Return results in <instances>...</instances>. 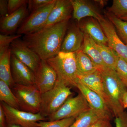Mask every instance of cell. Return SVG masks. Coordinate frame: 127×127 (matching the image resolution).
I'll return each mask as SVG.
<instances>
[{
	"instance_id": "obj_1",
	"label": "cell",
	"mask_w": 127,
	"mask_h": 127,
	"mask_svg": "<svg viewBox=\"0 0 127 127\" xmlns=\"http://www.w3.org/2000/svg\"><path fill=\"white\" fill-rule=\"evenodd\" d=\"M68 21L62 22L25 35L23 40L41 60L47 61L56 56L61 52L63 42L68 30Z\"/></svg>"
},
{
	"instance_id": "obj_2",
	"label": "cell",
	"mask_w": 127,
	"mask_h": 127,
	"mask_svg": "<svg viewBox=\"0 0 127 127\" xmlns=\"http://www.w3.org/2000/svg\"><path fill=\"white\" fill-rule=\"evenodd\" d=\"M102 77L106 103L111 112L116 117L124 112L122 104V97L127 92L116 71L105 67L98 68Z\"/></svg>"
},
{
	"instance_id": "obj_3",
	"label": "cell",
	"mask_w": 127,
	"mask_h": 127,
	"mask_svg": "<svg viewBox=\"0 0 127 127\" xmlns=\"http://www.w3.org/2000/svg\"><path fill=\"white\" fill-rule=\"evenodd\" d=\"M46 61L56 73L58 78L68 86L77 87L78 71L75 53L60 52L56 56Z\"/></svg>"
},
{
	"instance_id": "obj_4",
	"label": "cell",
	"mask_w": 127,
	"mask_h": 127,
	"mask_svg": "<svg viewBox=\"0 0 127 127\" xmlns=\"http://www.w3.org/2000/svg\"><path fill=\"white\" fill-rule=\"evenodd\" d=\"M72 94L70 87L58 78L55 87L41 94L40 113L47 118L58 110Z\"/></svg>"
},
{
	"instance_id": "obj_5",
	"label": "cell",
	"mask_w": 127,
	"mask_h": 127,
	"mask_svg": "<svg viewBox=\"0 0 127 127\" xmlns=\"http://www.w3.org/2000/svg\"><path fill=\"white\" fill-rule=\"evenodd\" d=\"M11 89L20 110L32 113L40 112L42 94L35 85L15 84Z\"/></svg>"
},
{
	"instance_id": "obj_6",
	"label": "cell",
	"mask_w": 127,
	"mask_h": 127,
	"mask_svg": "<svg viewBox=\"0 0 127 127\" xmlns=\"http://www.w3.org/2000/svg\"><path fill=\"white\" fill-rule=\"evenodd\" d=\"M90 109L91 108L86 100L81 93L76 96L68 97L58 110L47 118L50 121L70 118H76L80 114Z\"/></svg>"
},
{
	"instance_id": "obj_7",
	"label": "cell",
	"mask_w": 127,
	"mask_h": 127,
	"mask_svg": "<svg viewBox=\"0 0 127 127\" xmlns=\"http://www.w3.org/2000/svg\"><path fill=\"white\" fill-rule=\"evenodd\" d=\"M0 104L4 111L6 125L16 124L22 127H39L37 123L47 119L40 112L35 114L25 112L10 106L2 102Z\"/></svg>"
},
{
	"instance_id": "obj_8",
	"label": "cell",
	"mask_w": 127,
	"mask_h": 127,
	"mask_svg": "<svg viewBox=\"0 0 127 127\" xmlns=\"http://www.w3.org/2000/svg\"><path fill=\"white\" fill-rule=\"evenodd\" d=\"M56 0L44 7L32 12L17 30V34L25 35L40 30L47 21Z\"/></svg>"
},
{
	"instance_id": "obj_9",
	"label": "cell",
	"mask_w": 127,
	"mask_h": 127,
	"mask_svg": "<svg viewBox=\"0 0 127 127\" xmlns=\"http://www.w3.org/2000/svg\"><path fill=\"white\" fill-rule=\"evenodd\" d=\"M11 55L24 64L35 73L41 61L37 54L26 45L23 40L14 41L10 47Z\"/></svg>"
},
{
	"instance_id": "obj_10",
	"label": "cell",
	"mask_w": 127,
	"mask_h": 127,
	"mask_svg": "<svg viewBox=\"0 0 127 127\" xmlns=\"http://www.w3.org/2000/svg\"><path fill=\"white\" fill-rule=\"evenodd\" d=\"M35 84L41 94L52 89L58 79L56 73L46 61L41 60L35 72Z\"/></svg>"
},
{
	"instance_id": "obj_11",
	"label": "cell",
	"mask_w": 127,
	"mask_h": 127,
	"mask_svg": "<svg viewBox=\"0 0 127 127\" xmlns=\"http://www.w3.org/2000/svg\"><path fill=\"white\" fill-rule=\"evenodd\" d=\"M98 22L107 39L108 46L127 62V45L121 40L113 24L104 17Z\"/></svg>"
},
{
	"instance_id": "obj_12",
	"label": "cell",
	"mask_w": 127,
	"mask_h": 127,
	"mask_svg": "<svg viewBox=\"0 0 127 127\" xmlns=\"http://www.w3.org/2000/svg\"><path fill=\"white\" fill-rule=\"evenodd\" d=\"M10 62L12 76L15 84L35 85V73L33 71L11 54Z\"/></svg>"
},
{
	"instance_id": "obj_13",
	"label": "cell",
	"mask_w": 127,
	"mask_h": 127,
	"mask_svg": "<svg viewBox=\"0 0 127 127\" xmlns=\"http://www.w3.org/2000/svg\"><path fill=\"white\" fill-rule=\"evenodd\" d=\"M73 7L71 0H56L42 28L64 21H69L71 17Z\"/></svg>"
},
{
	"instance_id": "obj_14",
	"label": "cell",
	"mask_w": 127,
	"mask_h": 127,
	"mask_svg": "<svg viewBox=\"0 0 127 127\" xmlns=\"http://www.w3.org/2000/svg\"><path fill=\"white\" fill-rule=\"evenodd\" d=\"M63 42L61 52L75 53L81 49L84 34L78 26L72 24L68 29Z\"/></svg>"
},
{
	"instance_id": "obj_15",
	"label": "cell",
	"mask_w": 127,
	"mask_h": 127,
	"mask_svg": "<svg viewBox=\"0 0 127 127\" xmlns=\"http://www.w3.org/2000/svg\"><path fill=\"white\" fill-rule=\"evenodd\" d=\"M78 26L84 34H87L97 44L108 45V40L100 23L95 18L81 21Z\"/></svg>"
},
{
	"instance_id": "obj_16",
	"label": "cell",
	"mask_w": 127,
	"mask_h": 127,
	"mask_svg": "<svg viewBox=\"0 0 127 127\" xmlns=\"http://www.w3.org/2000/svg\"><path fill=\"white\" fill-rule=\"evenodd\" d=\"M73 7V17L79 23L87 17L99 21L103 18L91 2L85 0H71Z\"/></svg>"
},
{
	"instance_id": "obj_17",
	"label": "cell",
	"mask_w": 127,
	"mask_h": 127,
	"mask_svg": "<svg viewBox=\"0 0 127 127\" xmlns=\"http://www.w3.org/2000/svg\"><path fill=\"white\" fill-rule=\"evenodd\" d=\"M27 4L24 5L15 12L0 18V31L6 34L15 32L24 20L27 12Z\"/></svg>"
},
{
	"instance_id": "obj_18",
	"label": "cell",
	"mask_w": 127,
	"mask_h": 127,
	"mask_svg": "<svg viewBox=\"0 0 127 127\" xmlns=\"http://www.w3.org/2000/svg\"><path fill=\"white\" fill-rule=\"evenodd\" d=\"M76 88L86 98L91 108L100 112L111 115V110L98 94L79 81Z\"/></svg>"
},
{
	"instance_id": "obj_19",
	"label": "cell",
	"mask_w": 127,
	"mask_h": 127,
	"mask_svg": "<svg viewBox=\"0 0 127 127\" xmlns=\"http://www.w3.org/2000/svg\"><path fill=\"white\" fill-rule=\"evenodd\" d=\"M78 81L98 94L106 103V95L102 78L98 69L94 72L88 75H82L78 73Z\"/></svg>"
},
{
	"instance_id": "obj_20",
	"label": "cell",
	"mask_w": 127,
	"mask_h": 127,
	"mask_svg": "<svg viewBox=\"0 0 127 127\" xmlns=\"http://www.w3.org/2000/svg\"><path fill=\"white\" fill-rule=\"evenodd\" d=\"M111 117V115L91 109L80 114L70 127H90L101 119Z\"/></svg>"
},
{
	"instance_id": "obj_21",
	"label": "cell",
	"mask_w": 127,
	"mask_h": 127,
	"mask_svg": "<svg viewBox=\"0 0 127 127\" xmlns=\"http://www.w3.org/2000/svg\"><path fill=\"white\" fill-rule=\"evenodd\" d=\"M84 34V41L80 50L89 57L98 68L105 67L96 43L91 37Z\"/></svg>"
},
{
	"instance_id": "obj_22",
	"label": "cell",
	"mask_w": 127,
	"mask_h": 127,
	"mask_svg": "<svg viewBox=\"0 0 127 127\" xmlns=\"http://www.w3.org/2000/svg\"><path fill=\"white\" fill-rule=\"evenodd\" d=\"M11 57L10 48L0 56V79L5 82L11 88L15 83L12 76Z\"/></svg>"
},
{
	"instance_id": "obj_23",
	"label": "cell",
	"mask_w": 127,
	"mask_h": 127,
	"mask_svg": "<svg viewBox=\"0 0 127 127\" xmlns=\"http://www.w3.org/2000/svg\"><path fill=\"white\" fill-rule=\"evenodd\" d=\"M78 73L82 75H88L97 70V66L89 57L80 50L75 52Z\"/></svg>"
},
{
	"instance_id": "obj_24",
	"label": "cell",
	"mask_w": 127,
	"mask_h": 127,
	"mask_svg": "<svg viewBox=\"0 0 127 127\" xmlns=\"http://www.w3.org/2000/svg\"><path fill=\"white\" fill-rule=\"evenodd\" d=\"M104 66L115 70L117 61V53L108 46L96 43Z\"/></svg>"
},
{
	"instance_id": "obj_25",
	"label": "cell",
	"mask_w": 127,
	"mask_h": 127,
	"mask_svg": "<svg viewBox=\"0 0 127 127\" xmlns=\"http://www.w3.org/2000/svg\"><path fill=\"white\" fill-rule=\"evenodd\" d=\"M0 100L10 106L19 109L18 101L11 89L4 81L0 79Z\"/></svg>"
},
{
	"instance_id": "obj_26",
	"label": "cell",
	"mask_w": 127,
	"mask_h": 127,
	"mask_svg": "<svg viewBox=\"0 0 127 127\" xmlns=\"http://www.w3.org/2000/svg\"><path fill=\"white\" fill-rule=\"evenodd\" d=\"M106 15L108 19L116 27L119 36L127 45V21L123 20L109 12Z\"/></svg>"
},
{
	"instance_id": "obj_27",
	"label": "cell",
	"mask_w": 127,
	"mask_h": 127,
	"mask_svg": "<svg viewBox=\"0 0 127 127\" xmlns=\"http://www.w3.org/2000/svg\"><path fill=\"white\" fill-rule=\"evenodd\" d=\"M109 13L120 18L127 15V0H113L112 4L107 9Z\"/></svg>"
},
{
	"instance_id": "obj_28",
	"label": "cell",
	"mask_w": 127,
	"mask_h": 127,
	"mask_svg": "<svg viewBox=\"0 0 127 127\" xmlns=\"http://www.w3.org/2000/svg\"><path fill=\"white\" fill-rule=\"evenodd\" d=\"M76 118L63 119L52 121H39L36 123L39 127H70L75 122Z\"/></svg>"
},
{
	"instance_id": "obj_29",
	"label": "cell",
	"mask_w": 127,
	"mask_h": 127,
	"mask_svg": "<svg viewBox=\"0 0 127 127\" xmlns=\"http://www.w3.org/2000/svg\"><path fill=\"white\" fill-rule=\"evenodd\" d=\"M115 71L120 80L127 88V62L117 53Z\"/></svg>"
},
{
	"instance_id": "obj_30",
	"label": "cell",
	"mask_w": 127,
	"mask_h": 127,
	"mask_svg": "<svg viewBox=\"0 0 127 127\" xmlns=\"http://www.w3.org/2000/svg\"><path fill=\"white\" fill-rule=\"evenodd\" d=\"M20 34L9 35L1 34L0 35V56L3 55L8 49L12 43L21 36Z\"/></svg>"
},
{
	"instance_id": "obj_31",
	"label": "cell",
	"mask_w": 127,
	"mask_h": 127,
	"mask_svg": "<svg viewBox=\"0 0 127 127\" xmlns=\"http://www.w3.org/2000/svg\"><path fill=\"white\" fill-rule=\"evenodd\" d=\"M55 0H30L28 4V9L32 12L40 9L55 1Z\"/></svg>"
},
{
	"instance_id": "obj_32",
	"label": "cell",
	"mask_w": 127,
	"mask_h": 127,
	"mask_svg": "<svg viewBox=\"0 0 127 127\" xmlns=\"http://www.w3.org/2000/svg\"><path fill=\"white\" fill-rule=\"evenodd\" d=\"M27 0H9L8 2L9 15L15 12L24 5L28 4Z\"/></svg>"
},
{
	"instance_id": "obj_33",
	"label": "cell",
	"mask_w": 127,
	"mask_h": 127,
	"mask_svg": "<svg viewBox=\"0 0 127 127\" xmlns=\"http://www.w3.org/2000/svg\"><path fill=\"white\" fill-rule=\"evenodd\" d=\"M116 127H127V112H123L116 117L114 120Z\"/></svg>"
},
{
	"instance_id": "obj_34",
	"label": "cell",
	"mask_w": 127,
	"mask_h": 127,
	"mask_svg": "<svg viewBox=\"0 0 127 127\" xmlns=\"http://www.w3.org/2000/svg\"><path fill=\"white\" fill-rule=\"evenodd\" d=\"M111 117L101 119L90 127H112L110 122Z\"/></svg>"
},
{
	"instance_id": "obj_35",
	"label": "cell",
	"mask_w": 127,
	"mask_h": 127,
	"mask_svg": "<svg viewBox=\"0 0 127 127\" xmlns=\"http://www.w3.org/2000/svg\"><path fill=\"white\" fill-rule=\"evenodd\" d=\"M8 0H0V14L1 18L5 17L9 15L8 7Z\"/></svg>"
},
{
	"instance_id": "obj_36",
	"label": "cell",
	"mask_w": 127,
	"mask_h": 127,
	"mask_svg": "<svg viewBox=\"0 0 127 127\" xmlns=\"http://www.w3.org/2000/svg\"><path fill=\"white\" fill-rule=\"evenodd\" d=\"M5 114L3 108L0 104V127H6Z\"/></svg>"
},
{
	"instance_id": "obj_37",
	"label": "cell",
	"mask_w": 127,
	"mask_h": 127,
	"mask_svg": "<svg viewBox=\"0 0 127 127\" xmlns=\"http://www.w3.org/2000/svg\"><path fill=\"white\" fill-rule=\"evenodd\" d=\"M122 104L124 109L127 108V91L123 95L122 99Z\"/></svg>"
},
{
	"instance_id": "obj_38",
	"label": "cell",
	"mask_w": 127,
	"mask_h": 127,
	"mask_svg": "<svg viewBox=\"0 0 127 127\" xmlns=\"http://www.w3.org/2000/svg\"><path fill=\"white\" fill-rule=\"evenodd\" d=\"M6 127H22L19 125H16V124H10V125H6Z\"/></svg>"
},
{
	"instance_id": "obj_39",
	"label": "cell",
	"mask_w": 127,
	"mask_h": 127,
	"mask_svg": "<svg viewBox=\"0 0 127 127\" xmlns=\"http://www.w3.org/2000/svg\"><path fill=\"white\" fill-rule=\"evenodd\" d=\"M120 19L124 21H127V15L120 18Z\"/></svg>"
}]
</instances>
